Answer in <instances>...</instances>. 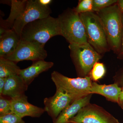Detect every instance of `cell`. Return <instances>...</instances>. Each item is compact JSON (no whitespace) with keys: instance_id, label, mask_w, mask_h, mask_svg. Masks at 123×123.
I'll return each instance as SVG.
<instances>
[{"instance_id":"ffe728a7","label":"cell","mask_w":123,"mask_h":123,"mask_svg":"<svg viewBox=\"0 0 123 123\" xmlns=\"http://www.w3.org/2000/svg\"><path fill=\"white\" fill-rule=\"evenodd\" d=\"M74 9L79 14L88 12H93L92 0H80L79 1L76 7Z\"/></svg>"},{"instance_id":"3957f363","label":"cell","mask_w":123,"mask_h":123,"mask_svg":"<svg viewBox=\"0 0 123 123\" xmlns=\"http://www.w3.org/2000/svg\"><path fill=\"white\" fill-rule=\"evenodd\" d=\"M57 18L60 35L63 36L69 44L88 43L84 24L80 14L74 9H67Z\"/></svg>"},{"instance_id":"8992f818","label":"cell","mask_w":123,"mask_h":123,"mask_svg":"<svg viewBox=\"0 0 123 123\" xmlns=\"http://www.w3.org/2000/svg\"><path fill=\"white\" fill-rule=\"evenodd\" d=\"M51 79L56 90L68 94L74 101L90 94L92 81L89 76L71 78L54 71L51 74Z\"/></svg>"},{"instance_id":"6da1fadb","label":"cell","mask_w":123,"mask_h":123,"mask_svg":"<svg viewBox=\"0 0 123 123\" xmlns=\"http://www.w3.org/2000/svg\"><path fill=\"white\" fill-rule=\"evenodd\" d=\"M96 13L102 23L110 49L118 55L123 33V13L117 3Z\"/></svg>"},{"instance_id":"9a60e30c","label":"cell","mask_w":123,"mask_h":123,"mask_svg":"<svg viewBox=\"0 0 123 123\" xmlns=\"http://www.w3.org/2000/svg\"><path fill=\"white\" fill-rule=\"evenodd\" d=\"M92 94L77 99L67 107L60 113L53 123H68L72 119L84 106L90 103Z\"/></svg>"},{"instance_id":"8fae6325","label":"cell","mask_w":123,"mask_h":123,"mask_svg":"<svg viewBox=\"0 0 123 123\" xmlns=\"http://www.w3.org/2000/svg\"><path fill=\"white\" fill-rule=\"evenodd\" d=\"M11 99L12 112L22 118L26 116L39 118L45 112L44 108L29 103L25 94Z\"/></svg>"},{"instance_id":"44dd1931","label":"cell","mask_w":123,"mask_h":123,"mask_svg":"<svg viewBox=\"0 0 123 123\" xmlns=\"http://www.w3.org/2000/svg\"><path fill=\"white\" fill-rule=\"evenodd\" d=\"M117 0H92L93 11L97 12L118 2Z\"/></svg>"},{"instance_id":"ac0fdd59","label":"cell","mask_w":123,"mask_h":123,"mask_svg":"<svg viewBox=\"0 0 123 123\" xmlns=\"http://www.w3.org/2000/svg\"><path fill=\"white\" fill-rule=\"evenodd\" d=\"M20 70L17 63L6 58L0 57V77L7 78L12 75H18Z\"/></svg>"},{"instance_id":"7c38bea8","label":"cell","mask_w":123,"mask_h":123,"mask_svg":"<svg viewBox=\"0 0 123 123\" xmlns=\"http://www.w3.org/2000/svg\"><path fill=\"white\" fill-rule=\"evenodd\" d=\"M21 39V35L13 29L8 30L0 35V57L6 58L12 54Z\"/></svg>"},{"instance_id":"e0dca14e","label":"cell","mask_w":123,"mask_h":123,"mask_svg":"<svg viewBox=\"0 0 123 123\" xmlns=\"http://www.w3.org/2000/svg\"><path fill=\"white\" fill-rule=\"evenodd\" d=\"M27 0L11 1V9L8 18L6 20H1L0 28L6 30L12 29L14 23L24 12Z\"/></svg>"},{"instance_id":"7a4b0ae2","label":"cell","mask_w":123,"mask_h":123,"mask_svg":"<svg viewBox=\"0 0 123 123\" xmlns=\"http://www.w3.org/2000/svg\"><path fill=\"white\" fill-rule=\"evenodd\" d=\"M57 35H60L58 19L50 15L27 24L23 28L21 36L22 39L44 46L50 39Z\"/></svg>"},{"instance_id":"cb8c5ba5","label":"cell","mask_w":123,"mask_h":123,"mask_svg":"<svg viewBox=\"0 0 123 123\" xmlns=\"http://www.w3.org/2000/svg\"><path fill=\"white\" fill-rule=\"evenodd\" d=\"M114 83L117 84L120 87L123 86V67L114 77Z\"/></svg>"},{"instance_id":"484cf974","label":"cell","mask_w":123,"mask_h":123,"mask_svg":"<svg viewBox=\"0 0 123 123\" xmlns=\"http://www.w3.org/2000/svg\"><path fill=\"white\" fill-rule=\"evenodd\" d=\"M7 78L0 77V96L1 95Z\"/></svg>"},{"instance_id":"5b68a950","label":"cell","mask_w":123,"mask_h":123,"mask_svg":"<svg viewBox=\"0 0 123 123\" xmlns=\"http://www.w3.org/2000/svg\"><path fill=\"white\" fill-rule=\"evenodd\" d=\"M68 48L78 77L84 78L89 76L95 64L102 58L101 54L88 43L69 44Z\"/></svg>"},{"instance_id":"52a82bcc","label":"cell","mask_w":123,"mask_h":123,"mask_svg":"<svg viewBox=\"0 0 123 123\" xmlns=\"http://www.w3.org/2000/svg\"><path fill=\"white\" fill-rule=\"evenodd\" d=\"M68 123H120L105 109L89 103L80 110Z\"/></svg>"},{"instance_id":"5bb4252c","label":"cell","mask_w":123,"mask_h":123,"mask_svg":"<svg viewBox=\"0 0 123 123\" xmlns=\"http://www.w3.org/2000/svg\"><path fill=\"white\" fill-rule=\"evenodd\" d=\"M28 86L19 75L10 76L7 78L1 95L11 99L21 96L25 94Z\"/></svg>"},{"instance_id":"d6986e66","label":"cell","mask_w":123,"mask_h":123,"mask_svg":"<svg viewBox=\"0 0 123 123\" xmlns=\"http://www.w3.org/2000/svg\"><path fill=\"white\" fill-rule=\"evenodd\" d=\"M106 69L103 63L97 62L92 68L89 76L94 82L97 81L102 79L105 75Z\"/></svg>"},{"instance_id":"83f0119b","label":"cell","mask_w":123,"mask_h":123,"mask_svg":"<svg viewBox=\"0 0 123 123\" xmlns=\"http://www.w3.org/2000/svg\"><path fill=\"white\" fill-rule=\"evenodd\" d=\"M118 58L120 59H123V33L122 36V40H121V49L118 55Z\"/></svg>"},{"instance_id":"9c48e42d","label":"cell","mask_w":123,"mask_h":123,"mask_svg":"<svg viewBox=\"0 0 123 123\" xmlns=\"http://www.w3.org/2000/svg\"><path fill=\"white\" fill-rule=\"evenodd\" d=\"M44 46L21 39L16 50L6 59L17 63L24 60L34 62L44 60L47 56Z\"/></svg>"},{"instance_id":"d4e9b609","label":"cell","mask_w":123,"mask_h":123,"mask_svg":"<svg viewBox=\"0 0 123 123\" xmlns=\"http://www.w3.org/2000/svg\"><path fill=\"white\" fill-rule=\"evenodd\" d=\"M40 5L43 7H48L53 1L52 0H37Z\"/></svg>"},{"instance_id":"2e32d148","label":"cell","mask_w":123,"mask_h":123,"mask_svg":"<svg viewBox=\"0 0 123 123\" xmlns=\"http://www.w3.org/2000/svg\"><path fill=\"white\" fill-rule=\"evenodd\" d=\"M121 90L122 88L115 83L110 85H100L92 82L90 94L101 95L108 101L118 103Z\"/></svg>"},{"instance_id":"ba28073f","label":"cell","mask_w":123,"mask_h":123,"mask_svg":"<svg viewBox=\"0 0 123 123\" xmlns=\"http://www.w3.org/2000/svg\"><path fill=\"white\" fill-rule=\"evenodd\" d=\"M51 13L49 6L43 7L37 0H27L26 7L20 17L15 21L12 29L19 35L25 26L39 19L48 17Z\"/></svg>"},{"instance_id":"603a6c76","label":"cell","mask_w":123,"mask_h":123,"mask_svg":"<svg viewBox=\"0 0 123 123\" xmlns=\"http://www.w3.org/2000/svg\"><path fill=\"white\" fill-rule=\"evenodd\" d=\"M0 123H25V121L13 112L0 116Z\"/></svg>"},{"instance_id":"4316f807","label":"cell","mask_w":123,"mask_h":123,"mask_svg":"<svg viewBox=\"0 0 123 123\" xmlns=\"http://www.w3.org/2000/svg\"><path fill=\"white\" fill-rule=\"evenodd\" d=\"M121 88L122 90L119 96L118 104L120 107L123 110V86Z\"/></svg>"},{"instance_id":"277c9868","label":"cell","mask_w":123,"mask_h":123,"mask_svg":"<svg viewBox=\"0 0 123 123\" xmlns=\"http://www.w3.org/2000/svg\"><path fill=\"white\" fill-rule=\"evenodd\" d=\"M85 29L88 43L100 54L111 50L101 19L95 12L80 14Z\"/></svg>"},{"instance_id":"f1b7e54d","label":"cell","mask_w":123,"mask_h":123,"mask_svg":"<svg viewBox=\"0 0 123 123\" xmlns=\"http://www.w3.org/2000/svg\"><path fill=\"white\" fill-rule=\"evenodd\" d=\"M117 4H118L121 12L123 13V0H118Z\"/></svg>"},{"instance_id":"4fadbf2b","label":"cell","mask_w":123,"mask_h":123,"mask_svg":"<svg viewBox=\"0 0 123 123\" xmlns=\"http://www.w3.org/2000/svg\"><path fill=\"white\" fill-rule=\"evenodd\" d=\"M53 65V62L46 61L44 60L34 62L28 68L20 69L18 75L29 86L40 74L48 71Z\"/></svg>"},{"instance_id":"30bf717a","label":"cell","mask_w":123,"mask_h":123,"mask_svg":"<svg viewBox=\"0 0 123 123\" xmlns=\"http://www.w3.org/2000/svg\"><path fill=\"white\" fill-rule=\"evenodd\" d=\"M73 102L72 97L68 94L56 90L53 96L44 98L43 108L53 121Z\"/></svg>"},{"instance_id":"7402d4cb","label":"cell","mask_w":123,"mask_h":123,"mask_svg":"<svg viewBox=\"0 0 123 123\" xmlns=\"http://www.w3.org/2000/svg\"><path fill=\"white\" fill-rule=\"evenodd\" d=\"M11 98L0 96V116L12 113Z\"/></svg>"}]
</instances>
